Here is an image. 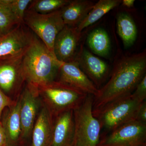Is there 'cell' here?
<instances>
[{
	"label": "cell",
	"mask_w": 146,
	"mask_h": 146,
	"mask_svg": "<svg viewBox=\"0 0 146 146\" xmlns=\"http://www.w3.org/2000/svg\"><path fill=\"white\" fill-rule=\"evenodd\" d=\"M146 51L123 56L115 63L109 80L94 96L93 110L131 95L145 75Z\"/></svg>",
	"instance_id": "6da1fadb"
},
{
	"label": "cell",
	"mask_w": 146,
	"mask_h": 146,
	"mask_svg": "<svg viewBox=\"0 0 146 146\" xmlns=\"http://www.w3.org/2000/svg\"><path fill=\"white\" fill-rule=\"evenodd\" d=\"M61 63L42 41L33 35L22 60L25 80L37 89L48 85L55 81Z\"/></svg>",
	"instance_id": "7a4b0ae2"
},
{
	"label": "cell",
	"mask_w": 146,
	"mask_h": 146,
	"mask_svg": "<svg viewBox=\"0 0 146 146\" xmlns=\"http://www.w3.org/2000/svg\"><path fill=\"white\" fill-rule=\"evenodd\" d=\"M38 89L52 115L56 117L62 112L73 110L82 103L88 94L81 90L58 81Z\"/></svg>",
	"instance_id": "3957f363"
},
{
	"label": "cell",
	"mask_w": 146,
	"mask_h": 146,
	"mask_svg": "<svg viewBox=\"0 0 146 146\" xmlns=\"http://www.w3.org/2000/svg\"><path fill=\"white\" fill-rule=\"evenodd\" d=\"M142 103L131 94L93 110V115L100 122L101 129H104L110 132L120 126L136 120Z\"/></svg>",
	"instance_id": "277c9868"
},
{
	"label": "cell",
	"mask_w": 146,
	"mask_h": 146,
	"mask_svg": "<svg viewBox=\"0 0 146 146\" xmlns=\"http://www.w3.org/2000/svg\"><path fill=\"white\" fill-rule=\"evenodd\" d=\"M94 96L87 95L74 110L75 134L74 146H98L101 130L100 122L93 113Z\"/></svg>",
	"instance_id": "5b68a950"
},
{
	"label": "cell",
	"mask_w": 146,
	"mask_h": 146,
	"mask_svg": "<svg viewBox=\"0 0 146 146\" xmlns=\"http://www.w3.org/2000/svg\"><path fill=\"white\" fill-rule=\"evenodd\" d=\"M24 23L54 55L55 39L65 26L61 16V9L48 14H40L27 9L24 16Z\"/></svg>",
	"instance_id": "8992f818"
},
{
	"label": "cell",
	"mask_w": 146,
	"mask_h": 146,
	"mask_svg": "<svg viewBox=\"0 0 146 146\" xmlns=\"http://www.w3.org/2000/svg\"><path fill=\"white\" fill-rule=\"evenodd\" d=\"M110 132L100 140L98 146H139L146 144V124L137 120Z\"/></svg>",
	"instance_id": "52a82bcc"
},
{
	"label": "cell",
	"mask_w": 146,
	"mask_h": 146,
	"mask_svg": "<svg viewBox=\"0 0 146 146\" xmlns=\"http://www.w3.org/2000/svg\"><path fill=\"white\" fill-rule=\"evenodd\" d=\"M82 36L77 27L65 25L55 39L54 53L57 60L65 63L75 61Z\"/></svg>",
	"instance_id": "ba28073f"
},
{
	"label": "cell",
	"mask_w": 146,
	"mask_h": 146,
	"mask_svg": "<svg viewBox=\"0 0 146 146\" xmlns=\"http://www.w3.org/2000/svg\"><path fill=\"white\" fill-rule=\"evenodd\" d=\"M25 52L0 58V89L6 95L13 92L25 80L22 68Z\"/></svg>",
	"instance_id": "9c48e42d"
},
{
	"label": "cell",
	"mask_w": 146,
	"mask_h": 146,
	"mask_svg": "<svg viewBox=\"0 0 146 146\" xmlns=\"http://www.w3.org/2000/svg\"><path fill=\"white\" fill-rule=\"evenodd\" d=\"M37 88L27 84L21 95L20 102L22 138H27L31 135L39 106Z\"/></svg>",
	"instance_id": "30bf717a"
},
{
	"label": "cell",
	"mask_w": 146,
	"mask_h": 146,
	"mask_svg": "<svg viewBox=\"0 0 146 146\" xmlns=\"http://www.w3.org/2000/svg\"><path fill=\"white\" fill-rule=\"evenodd\" d=\"M80 47L75 61L97 89H99L108 78V66L105 62L94 55L82 46Z\"/></svg>",
	"instance_id": "8fae6325"
},
{
	"label": "cell",
	"mask_w": 146,
	"mask_h": 146,
	"mask_svg": "<svg viewBox=\"0 0 146 146\" xmlns=\"http://www.w3.org/2000/svg\"><path fill=\"white\" fill-rule=\"evenodd\" d=\"M33 35L20 24L0 37V58L21 54L26 50Z\"/></svg>",
	"instance_id": "7c38bea8"
},
{
	"label": "cell",
	"mask_w": 146,
	"mask_h": 146,
	"mask_svg": "<svg viewBox=\"0 0 146 146\" xmlns=\"http://www.w3.org/2000/svg\"><path fill=\"white\" fill-rule=\"evenodd\" d=\"M58 81L95 96L98 89L79 67L76 61L62 62L58 71Z\"/></svg>",
	"instance_id": "4fadbf2b"
},
{
	"label": "cell",
	"mask_w": 146,
	"mask_h": 146,
	"mask_svg": "<svg viewBox=\"0 0 146 146\" xmlns=\"http://www.w3.org/2000/svg\"><path fill=\"white\" fill-rule=\"evenodd\" d=\"M74 110L62 112L56 116L54 123L50 146H74Z\"/></svg>",
	"instance_id": "5bb4252c"
},
{
	"label": "cell",
	"mask_w": 146,
	"mask_h": 146,
	"mask_svg": "<svg viewBox=\"0 0 146 146\" xmlns=\"http://www.w3.org/2000/svg\"><path fill=\"white\" fill-rule=\"evenodd\" d=\"M20 106V100L6 108L2 112L1 122L6 137V146H18L22 138Z\"/></svg>",
	"instance_id": "9a60e30c"
},
{
	"label": "cell",
	"mask_w": 146,
	"mask_h": 146,
	"mask_svg": "<svg viewBox=\"0 0 146 146\" xmlns=\"http://www.w3.org/2000/svg\"><path fill=\"white\" fill-rule=\"evenodd\" d=\"M54 122L51 112L44 106L39 112L32 131L31 146H50Z\"/></svg>",
	"instance_id": "2e32d148"
},
{
	"label": "cell",
	"mask_w": 146,
	"mask_h": 146,
	"mask_svg": "<svg viewBox=\"0 0 146 146\" xmlns=\"http://www.w3.org/2000/svg\"><path fill=\"white\" fill-rule=\"evenodd\" d=\"M96 3L88 0L71 1L61 9L65 25L76 27L86 18Z\"/></svg>",
	"instance_id": "e0dca14e"
},
{
	"label": "cell",
	"mask_w": 146,
	"mask_h": 146,
	"mask_svg": "<svg viewBox=\"0 0 146 146\" xmlns=\"http://www.w3.org/2000/svg\"><path fill=\"white\" fill-rule=\"evenodd\" d=\"M121 0H100L96 3L86 18L77 27L80 31L93 25L110 10L121 3Z\"/></svg>",
	"instance_id": "ac0fdd59"
},
{
	"label": "cell",
	"mask_w": 146,
	"mask_h": 146,
	"mask_svg": "<svg viewBox=\"0 0 146 146\" xmlns=\"http://www.w3.org/2000/svg\"><path fill=\"white\" fill-rule=\"evenodd\" d=\"M117 27L125 48L132 46L137 35V27L132 18L126 13H120L117 18Z\"/></svg>",
	"instance_id": "d6986e66"
},
{
	"label": "cell",
	"mask_w": 146,
	"mask_h": 146,
	"mask_svg": "<svg viewBox=\"0 0 146 146\" xmlns=\"http://www.w3.org/2000/svg\"><path fill=\"white\" fill-rule=\"evenodd\" d=\"M89 48L96 54L106 57L110 50V42L107 33L104 29H95L87 38Z\"/></svg>",
	"instance_id": "ffe728a7"
},
{
	"label": "cell",
	"mask_w": 146,
	"mask_h": 146,
	"mask_svg": "<svg viewBox=\"0 0 146 146\" xmlns=\"http://www.w3.org/2000/svg\"><path fill=\"white\" fill-rule=\"evenodd\" d=\"M20 24L11 8L9 0H0V31L2 35L7 33Z\"/></svg>",
	"instance_id": "44dd1931"
},
{
	"label": "cell",
	"mask_w": 146,
	"mask_h": 146,
	"mask_svg": "<svg viewBox=\"0 0 146 146\" xmlns=\"http://www.w3.org/2000/svg\"><path fill=\"white\" fill-rule=\"evenodd\" d=\"M70 0L32 1L27 9L40 14H48L60 10L68 4Z\"/></svg>",
	"instance_id": "7402d4cb"
},
{
	"label": "cell",
	"mask_w": 146,
	"mask_h": 146,
	"mask_svg": "<svg viewBox=\"0 0 146 146\" xmlns=\"http://www.w3.org/2000/svg\"><path fill=\"white\" fill-rule=\"evenodd\" d=\"M31 0H9L11 8L20 24H24L25 13Z\"/></svg>",
	"instance_id": "603a6c76"
},
{
	"label": "cell",
	"mask_w": 146,
	"mask_h": 146,
	"mask_svg": "<svg viewBox=\"0 0 146 146\" xmlns=\"http://www.w3.org/2000/svg\"><path fill=\"white\" fill-rule=\"evenodd\" d=\"M135 99L143 102L146 99V75L136 86V89L131 94Z\"/></svg>",
	"instance_id": "cb8c5ba5"
},
{
	"label": "cell",
	"mask_w": 146,
	"mask_h": 146,
	"mask_svg": "<svg viewBox=\"0 0 146 146\" xmlns=\"http://www.w3.org/2000/svg\"><path fill=\"white\" fill-rule=\"evenodd\" d=\"M13 104L14 103L11 100L10 98L0 89V119L4 110Z\"/></svg>",
	"instance_id": "d4e9b609"
},
{
	"label": "cell",
	"mask_w": 146,
	"mask_h": 146,
	"mask_svg": "<svg viewBox=\"0 0 146 146\" xmlns=\"http://www.w3.org/2000/svg\"><path fill=\"white\" fill-rule=\"evenodd\" d=\"M146 124V102L144 101L141 104L137 113L136 119Z\"/></svg>",
	"instance_id": "484cf974"
},
{
	"label": "cell",
	"mask_w": 146,
	"mask_h": 146,
	"mask_svg": "<svg viewBox=\"0 0 146 146\" xmlns=\"http://www.w3.org/2000/svg\"><path fill=\"white\" fill-rule=\"evenodd\" d=\"M6 146V137L0 119V146Z\"/></svg>",
	"instance_id": "4316f807"
},
{
	"label": "cell",
	"mask_w": 146,
	"mask_h": 146,
	"mask_svg": "<svg viewBox=\"0 0 146 146\" xmlns=\"http://www.w3.org/2000/svg\"><path fill=\"white\" fill-rule=\"evenodd\" d=\"M134 0H123L122 1V5L127 8H131L134 6Z\"/></svg>",
	"instance_id": "83f0119b"
},
{
	"label": "cell",
	"mask_w": 146,
	"mask_h": 146,
	"mask_svg": "<svg viewBox=\"0 0 146 146\" xmlns=\"http://www.w3.org/2000/svg\"><path fill=\"white\" fill-rule=\"evenodd\" d=\"M139 146H146V144H144V145H142Z\"/></svg>",
	"instance_id": "f1b7e54d"
},
{
	"label": "cell",
	"mask_w": 146,
	"mask_h": 146,
	"mask_svg": "<svg viewBox=\"0 0 146 146\" xmlns=\"http://www.w3.org/2000/svg\"><path fill=\"white\" fill-rule=\"evenodd\" d=\"M2 35L1 33V32L0 31V37H1V36Z\"/></svg>",
	"instance_id": "f546056e"
}]
</instances>
